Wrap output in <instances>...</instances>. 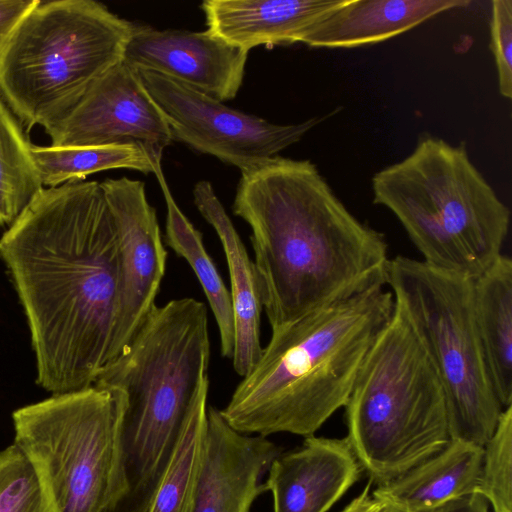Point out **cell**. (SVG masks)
<instances>
[{"mask_svg":"<svg viewBox=\"0 0 512 512\" xmlns=\"http://www.w3.org/2000/svg\"><path fill=\"white\" fill-rule=\"evenodd\" d=\"M0 257L26 314L38 385L53 395L92 386L111 358L120 286L100 183L40 190L0 238Z\"/></svg>","mask_w":512,"mask_h":512,"instance_id":"6da1fadb","label":"cell"},{"mask_svg":"<svg viewBox=\"0 0 512 512\" xmlns=\"http://www.w3.org/2000/svg\"><path fill=\"white\" fill-rule=\"evenodd\" d=\"M232 210L251 229L271 331L386 285L384 234L357 219L310 160L278 155L242 172Z\"/></svg>","mask_w":512,"mask_h":512,"instance_id":"7a4b0ae2","label":"cell"},{"mask_svg":"<svg viewBox=\"0 0 512 512\" xmlns=\"http://www.w3.org/2000/svg\"><path fill=\"white\" fill-rule=\"evenodd\" d=\"M206 305L192 297L155 305L93 385L120 390L117 496L106 512H147L188 417L209 388Z\"/></svg>","mask_w":512,"mask_h":512,"instance_id":"3957f363","label":"cell"},{"mask_svg":"<svg viewBox=\"0 0 512 512\" xmlns=\"http://www.w3.org/2000/svg\"><path fill=\"white\" fill-rule=\"evenodd\" d=\"M395 308L386 285L272 331L251 371L219 410L234 430L308 437L344 407L357 372Z\"/></svg>","mask_w":512,"mask_h":512,"instance_id":"277c9868","label":"cell"},{"mask_svg":"<svg viewBox=\"0 0 512 512\" xmlns=\"http://www.w3.org/2000/svg\"><path fill=\"white\" fill-rule=\"evenodd\" d=\"M371 184L373 203L394 214L427 264L476 278L502 254L510 211L464 141L422 133L413 151L377 171Z\"/></svg>","mask_w":512,"mask_h":512,"instance_id":"5b68a950","label":"cell"},{"mask_svg":"<svg viewBox=\"0 0 512 512\" xmlns=\"http://www.w3.org/2000/svg\"><path fill=\"white\" fill-rule=\"evenodd\" d=\"M344 408L346 438L362 469L377 485L403 474L450 442L441 381L396 304L365 355Z\"/></svg>","mask_w":512,"mask_h":512,"instance_id":"8992f818","label":"cell"},{"mask_svg":"<svg viewBox=\"0 0 512 512\" xmlns=\"http://www.w3.org/2000/svg\"><path fill=\"white\" fill-rule=\"evenodd\" d=\"M132 29L93 0L41 1L0 58V98L26 134L55 124L122 62Z\"/></svg>","mask_w":512,"mask_h":512,"instance_id":"52a82bcc","label":"cell"},{"mask_svg":"<svg viewBox=\"0 0 512 512\" xmlns=\"http://www.w3.org/2000/svg\"><path fill=\"white\" fill-rule=\"evenodd\" d=\"M473 279L398 255L386 286L441 381L451 439L484 446L504 408L490 381L474 318Z\"/></svg>","mask_w":512,"mask_h":512,"instance_id":"ba28073f","label":"cell"},{"mask_svg":"<svg viewBox=\"0 0 512 512\" xmlns=\"http://www.w3.org/2000/svg\"><path fill=\"white\" fill-rule=\"evenodd\" d=\"M125 396L88 388L13 412L15 442L31 463L50 512H104L117 492Z\"/></svg>","mask_w":512,"mask_h":512,"instance_id":"9c48e42d","label":"cell"},{"mask_svg":"<svg viewBox=\"0 0 512 512\" xmlns=\"http://www.w3.org/2000/svg\"><path fill=\"white\" fill-rule=\"evenodd\" d=\"M138 73L165 116L173 140L233 165L241 173L262 166L337 113L334 110L297 124H273L166 76L144 70Z\"/></svg>","mask_w":512,"mask_h":512,"instance_id":"30bf717a","label":"cell"},{"mask_svg":"<svg viewBox=\"0 0 512 512\" xmlns=\"http://www.w3.org/2000/svg\"><path fill=\"white\" fill-rule=\"evenodd\" d=\"M45 133L52 147L137 144L153 157H162L174 141L138 71L124 61L99 77Z\"/></svg>","mask_w":512,"mask_h":512,"instance_id":"8fae6325","label":"cell"},{"mask_svg":"<svg viewBox=\"0 0 512 512\" xmlns=\"http://www.w3.org/2000/svg\"><path fill=\"white\" fill-rule=\"evenodd\" d=\"M100 186L115 223L120 255L119 300L111 360L156 305L167 252L156 211L147 200L142 181L122 177L106 179Z\"/></svg>","mask_w":512,"mask_h":512,"instance_id":"7c38bea8","label":"cell"},{"mask_svg":"<svg viewBox=\"0 0 512 512\" xmlns=\"http://www.w3.org/2000/svg\"><path fill=\"white\" fill-rule=\"evenodd\" d=\"M248 53L208 30H159L133 23L123 61L223 102L236 97Z\"/></svg>","mask_w":512,"mask_h":512,"instance_id":"4fadbf2b","label":"cell"},{"mask_svg":"<svg viewBox=\"0 0 512 512\" xmlns=\"http://www.w3.org/2000/svg\"><path fill=\"white\" fill-rule=\"evenodd\" d=\"M281 446L234 430L215 407L207 408L204 441L188 512H251L266 492L261 480Z\"/></svg>","mask_w":512,"mask_h":512,"instance_id":"5bb4252c","label":"cell"},{"mask_svg":"<svg viewBox=\"0 0 512 512\" xmlns=\"http://www.w3.org/2000/svg\"><path fill=\"white\" fill-rule=\"evenodd\" d=\"M362 471L347 438L311 435L273 460L264 485L273 512H327Z\"/></svg>","mask_w":512,"mask_h":512,"instance_id":"9a60e30c","label":"cell"},{"mask_svg":"<svg viewBox=\"0 0 512 512\" xmlns=\"http://www.w3.org/2000/svg\"><path fill=\"white\" fill-rule=\"evenodd\" d=\"M343 0H206L207 30L250 51L259 45L304 42L310 30Z\"/></svg>","mask_w":512,"mask_h":512,"instance_id":"2e32d148","label":"cell"},{"mask_svg":"<svg viewBox=\"0 0 512 512\" xmlns=\"http://www.w3.org/2000/svg\"><path fill=\"white\" fill-rule=\"evenodd\" d=\"M193 196L198 211L216 231L227 261L234 317L231 359L235 372L243 378L255 366L263 349L260 342L263 302L258 275L254 262L210 182H197Z\"/></svg>","mask_w":512,"mask_h":512,"instance_id":"e0dca14e","label":"cell"},{"mask_svg":"<svg viewBox=\"0 0 512 512\" xmlns=\"http://www.w3.org/2000/svg\"><path fill=\"white\" fill-rule=\"evenodd\" d=\"M469 0H343L310 30L312 48H355L386 41Z\"/></svg>","mask_w":512,"mask_h":512,"instance_id":"ac0fdd59","label":"cell"},{"mask_svg":"<svg viewBox=\"0 0 512 512\" xmlns=\"http://www.w3.org/2000/svg\"><path fill=\"white\" fill-rule=\"evenodd\" d=\"M483 454V446L451 439L435 455L377 485L371 495L393 512H428L477 494Z\"/></svg>","mask_w":512,"mask_h":512,"instance_id":"d6986e66","label":"cell"},{"mask_svg":"<svg viewBox=\"0 0 512 512\" xmlns=\"http://www.w3.org/2000/svg\"><path fill=\"white\" fill-rule=\"evenodd\" d=\"M474 318L494 392L512 405V260L501 254L473 279Z\"/></svg>","mask_w":512,"mask_h":512,"instance_id":"ffe728a7","label":"cell"},{"mask_svg":"<svg viewBox=\"0 0 512 512\" xmlns=\"http://www.w3.org/2000/svg\"><path fill=\"white\" fill-rule=\"evenodd\" d=\"M154 174L160 183L167 207L165 241L178 256L188 262L198 278L217 323L221 355L231 359L234 350V317L230 292L205 249L202 233L176 204L167 186L161 160L156 162Z\"/></svg>","mask_w":512,"mask_h":512,"instance_id":"44dd1931","label":"cell"},{"mask_svg":"<svg viewBox=\"0 0 512 512\" xmlns=\"http://www.w3.org/2000/svg\"><path fill=\"white\" fill-rule=\"evenodd\" d=\"M31 151L41 182L48 187L112 169L154 173L156 162L162 159L137 144L63 148L32 144Z\"/></svg>","mask_w":512,"mask_h":512,"instance_id":"7402d4cb","label":"cell"},{"mask_svg":"<svg viewBox=\"0 0 512 512\" xmlns=\"http://www.w3.org/2000/svg\"><path fill=\"white\" fill-rule=\"evenodd\" d=\"M31 147L20 122L0 98V226H10L44 188Z\"/></svg>","mask_w":512,"mask_h":512,"instance_id":"603a6c76","label":"cell"},{"mask_svg":"<svg viewBox=\"0 0 512 512\" xmlns=\"http://www.w3.org/2000/svg\"><path fill=\"white\" fill-rule=\"evenodd\" d=\"M208 389L199 395L147 512H188L207 422Z\"/></svg>","mask_w":512,"mask_h":512,"instance_id":"cb8c5ba5","label":"cell"},{"mask_svg":"<svg viewBox=\"0 0 512 512\" xmlns=\"http://www.w3.org/2000/svg\"><path fill=\"white\" fill-rule=\"evenodd\" d=\"M483 448L477 494L487 500L494 512H512V405L502 411Z\"/></svg>","mask_w":512,"mask_h":512,"instance_id":"d4e9b609","label":"cell"},{"mask_svg":"<svg viewBox=\"0 0 512 512\" xmlns=\"http://www.w3.org/2000/svg\"><path fill=\"white\" fill-rule=\"evenodd\" d=\"M0 512H50L38 477L16 444L0 452Z\"/></svg>","mask_w":512,"mask_h":512,"instance_id":"484cf974","label":"cell"},{"mask_svg":"<svg viewBox=\"0 0 512 512\" xmlns=\"http://www.w3.org/2000/svg\"><path fill=\"white\" fill-rule=\"evenodd\" d=\"M491 50L498 75L500 94L512 97V1L491 2Z\"/></svg>","mask_w":512,"mask_h":512,"instance_id":"4316f807","label":"cell"},{"mask_svg":"<svg viewBox=\"0 0 512 512\" xmlns=\"http://www.w3.org/2000/svg\"><path fill=\"white\" fill-rule=\"evenodd\" d=\"M41 0H0V58L22 20Z\"/></svg>","mask_w":512,"mask_h":512,"instance_id":"83f0119b","label":"cell"},{"mask_svg":"<svg viewBox=\"0 0 512 512\" xmlns=\"http://www.w3.org/2000/svg\"><path fill=\"white\" fill-rule=\"evenodd\" d=\"M372 484L369 479L362 492L339 512H393L386 504L371 495Z\"/></svg>","mask_w":512,"mask_h":512,"instance_id":"f1b7e54d","label":"cell"},{"mask_svg":"<svg viewBox=\"0 0 512 512\" xmlns=\"http://www.w3.org/2000/svg\"><path fill=\"white\" fill-rule=\"evenodd\" d=\"M428 512H489L487 500L479 494L451 500Z\"/></svg>","mask_w":512,"mask_h":512,"instance_id":"f546056e","label":"cell"}]
</instances>
